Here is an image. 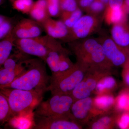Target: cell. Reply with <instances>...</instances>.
<instances>
[{"label": "cell", "mask_w": 129, "mask_h": 129, "mask_svg": "<svg viewBox=\"0 0 129 129\" xmlns=\"http://www.w3.org/2000/svg\"><path fill=\"white\" fill-rule=\"evenodd\" d=\"M77 62L89 70L107 69L111 67L97 38L87 37L68 43Z\"/></svg>", "instance_id": "obj_1"}, {"label": "cell", "mask_w": 129, "mask_h": 129, "mask_svg": "<svg viewBox=\"0 0 129 129\" xmlns=\"http://www.w3.org/2000/svg\"><path fill=\"white\" fill-rule=\"evenodd\" d=\"M42 61H44L40 58H28L26 71L11 83L0 88L31 91L44 94L50 84L51 76L47 74L45 65Z\"/></svg>", "instance_id": "obj_2"}, {"label": "cell", "mask_w": 129, "mask_h": 129, "mask_svg": "<svg viewBox=\"0 0 129 129\" xmlns=\"http://www.w3.org/2000/svg\"><path fill=\"white\" fill-rule=\"evenodd\" d=\"M1 92L7 98L13 118L28 115L42 100L44 94L31 91L11 88H1Z\"/></svg>", "instance_id": "obj_3"}, {"label": "cell", "mask_w": 129, "mask_h": 129, "mask_svg": "<svg viewBox=\"0 0 129 129\" xmlns=\"http://www.w3.org/2000/svg\"><path fill=\"white\" fill-rule=\"evenodd\" d=\"M74 101L71 95H52L46 101H41L40 103L35 108L33 115L70 119V111Z\"/></svg>", "instance_id": "obj_4"}, {"label": "cell", "mask_w": 129, "mask_h": 129, "mask_svg": "<svg viewBox=\"0 0 129 129\" xmlns=\"http://www.w3.org/2000/svg\"><path fill=\"white\" fill-rule=\"evenodd\" d=\"M88 70V69L76 62L72 68L61 75L51 78L47 91H51L52 95H71L74 89L84 78Z\"/></svg>", "instance_id": "obj_5"}, {"label": "cell", "mask_w": 129, "mask_h": 129, "mask_svg": "<svg viewBox=\"0 0 129 129\" xmlns=\"http://www.w3.org/2000/svg\"><path fill=\"white\" fill-rule=\"evenodd\" d=\"M103 16H95L87 14L83 15L69 29L67 37L62 41L69 43L80 39L89 37L101 30Z\"/></svg>", "instance_id": "obj_6"}, {"label": "cell", "mask_w": 129, "mask_h": 129, "mask_svg": "<svg viewBox=\"0 0 129 129\" xmlns=\"http://www.w3.org/2000/svg\"><path fill=\"white\" fill-rule=\"evenodd\" d=\"M96 38L101 44L105 56L111 66L125 67L129 64V48L118 45L111 36L101 30Z\"/></svg>", "instance_id": "obj_7"}, {"label": "cell", "mask_w": 129, "mask_h": 129, "mask_svg": "<svg viewBox=\"0 0 129 129\" xmlns=\"http://www.w3.org/2000/svg\"><path fill=\"white\" fill-rule=\"evenodd\" d=\"M49 36L47 35L29 39H17L14 46L26 55L35 56L45 62L48 51Z\"/></svg>", "instance_id": "obj_8"}, {"label": "cell", "mask_w": 129, "mask_h": 129, "mask_svg": "<svg viewBox=\"0 0 129 129\" xmlns=\"http://www.w3.org/2000/svg\"><path fill=\"white\" fill-rule=\"evenodd\" d=\"M34 129H79L81 125L73 120L62 118L48 117L33 115Z\"/></svg>", "instance_id": "obj_9"}, {"label": "cell", "mask_w": 129, "mask_h": 129, "mask_svg": "<svg viewBox=\"0 0 129 129\" xmlns=\"http://www.w3.org/2000/svg\"><path fill=\"white\" fill-rule=\"evenodd\" d=\"M44 31L41 23L32 19L24 18L17 22L12 32L17 39L39 37Z\"/></svg>", "instance_id": "obj_10"}, {"label": "cell", "mask_w": 129, "mask_h": 129, "mask_svg": "<svg viewBox=\"0 0 129 129\" xmlns=\"http://www.w3.org/2000/svg\"><path fill=\"white\" fill-rule=\"evenodd\" d=\"M92 104V99L89 97L75 101L71 107L70 119L80 125L85 122L90 112Z\"/></svg>", "instance_id": "obj_11"}, {"label": "cell", "mask_w": 129, "mask_h": 129, "mask_svg": "<svg viewBox=\"0 0 129 129\" xmlns=\"http://www.w3.org/2000/svg\"><path fill=\"white\" fill-rule=\"evenodd\" d=\"M42 25L46 35L55 39L62 41L67 37L69 29L62 21L49 18Z\"/></svg>", "instance_id": "obj_12"}, {"label": "cell", "mask_w": 129, "mask_h": 129, "mask_svg": "<svg viewBox=\"0 0 129 129\" xmlns=\"http://www.w3.org/2000/svg\"><path fill=\"white\" fill-rule=\"evenodd\" d=\"M111 37L118 45L129 48V23L128 19L112 25Z\"/></svg>", "instance_id": "obj_13"}, {"label": "cell", "mask_w": 129, "mask_h": 129, "mask_svg": "<svg viewBox=\"0 0 129 129\" xmlns=\"http://www.w3.org/2000/svg\"><path fill=\"white\" fill-rule=\"evenodd\" d=\"M98 81L94 77H85L72 91L71 95L75 101L89 97L96 89Z\"/></svg>", "instance_id": "obj_14"}, {"label": "cell", "mask_w": 129, "mask_h": 129, "mask_svg": "<svg viewBox=\"0 0 129 129\" xmlns=\"http://www.w3.org/2000/svg\"><path fill=\"white\" fill-rule=\"evenodd\" d=\"M28 58L22 61L15 69L9 70L1 67L0 87L7 85L18 78L27 70Z\"/></svg>", "instance_id": "obj_15"}, {"label": "cell", "mask_w": 129, "mask_h": 129, "mask_svg": "<svg viewBox=\"0 0 129 129\" xmlns=\"http://www.w3.org/2000/svg\"><path fill=\"white\" fill-rule=\"evenodd\" d=\"M127 13L123 6L122 7L106 8L104 14V20L109 25H112L127 19Z\"/></svg>", "instance_id": "obj_16"}, {"label": "cell", "mask_w": 129, "mask_h": 129, "mask_svg": "<svg viewBox=\"0 0 129 129\" xmlns=\"http://www.w3.org/2000/svg\"><path fill=\"white\" fill-rule=\"evenodd\" d=\"M29 14L32 19L41 23L50 17L45 0H37L35 2Z\"/></svg>", "instance_id": "obj_17"}, {"label": "cell", "mask_w": 129, "mask_h": 129, "mask_svg": "<svg viewBox=\"0 0 129 129\" xmlns=\"http://www.w3.org/2000/svg\"><path fill=\"white\" fill-rule=\"evenodd\" d=\"M12 31L7 36L1 40L0 41L1 67L11 55L13 47L14 46V42L16 39L14 37Z\"/></svg>", "instance_id": "obj_18"}, {"label": "cell", "mask_w": 129, "mask_h": 129, "mask_svg": "<svg viewBox=\"0 0 129 129\" xmlns=\"http://www.w3.org/2000/svg\"><path fill=\"white\" fill-rule=\"evenodd\" d=\"M14 118L9 102L5 95L0 92V122L1 124L11 121Z\"/></svg>", "instance_id": "obj_19"}, {"label": "cell", "mask_w": 129, "mask_h": 129, "mask_svg": "<svg viewBox=\"0 0 129 129\" xmlns=\"http://www.w3.org/2000/svg\"><path fill=\"white\" fill-rule=\"evenodd\" d=\"M83 16V11L79 7L72 11L61 12L60 19L67 25L69 29L73 27L79 19Z\"/></svg>", "instance_id": "obj_20"}, {"label": "cell", "mask_w": 129, "mask_h": 129, "mask_svg": "<svg viewBox=\"0 0 129 129\" xmlns=\"http://www.w3.org/2000/svg\"><path fill=\"white\" fill-rule=\"evenodd\" d=\"M16 23L13 18L0 16V39H2L13 31Z\"/></svg>", "instance_id": "obj_21"}, {"label": "cell", "mask_w": 129, "mask_h": 129, "mask_svg": "<svg viewBox=\"0 0 129 129\" xmlns=\"http://www.w3.org/2000/svg\"><path fill=\"white\" fill-rule=\"evenodd\" d=\"M106 5L99 0H94L86 10V14L95 16H103Z\"/></svg>", "instance_id": "obj_22"}, {"label": "cell", "mask_w": 129, "mask_h": 129, "mask_svg": "<svg viewBox=\"0 0 129 129\" xmlns=\"http://www.w3.org/2000/svg\"><path fill=\"white\" fill-rule=\"evenodd\" d=\"M34 3L33 0H15L12 8L23 14H28Z\"/></svg>", "instance_id": "obj_23"}, {"label": "cell", "mask_w": 129, "mask_h": 129, "mask_svg": "<svg viewBox=\"0 0 129 129\" xmlns=\"http://www.w3.org/2000/svg\"><path fill=\"white\" fill-rule=\"evenodd\" d=\"M114 102L113 97L109 95L98 96L94 101V104L96 108L102 110L110 107Z\"/></svg>", "instance_id": "obj_24"}, {"label": "cell", "mask_w": 129, "mask_h": 129, "mask_svg": "<svg viewBox=\"0 0 129 129\" xmlns=\"http://www.w3.org/2000/svg\"><path fill=\"white\" fill-rule=\"evenodd\" d=\"M116 84L115 79L111 76H107L102 79L97 83L95 89L97 91L101 93L105 90L111 89Z\"/></svg>", "instance_id": "obj_25"}, {"label": "cell", "mask_w": 129, "mask_h": 129, "mask_svg": "<svg viewBox=\"0 0 129 129\" xmlns=\"http://www.w3.org/2000/svg\"><path fill=\"white\" fill-rule=\"evenodd\" d=\"M47 8L50 17H57L61 13L60 0H45Z\"/></svg>", "instance_id": "obj_26"}, {"label": "cell", "mask_w": 129, "mask_h": 129, "mask_svg": "<svg viewBox=\"0 0 129 129\" xmlns=\"http://www.w3.org/2000/svg\"><path fill=\"white\" fill-rule=\"evenodd\" d=\"M112 119L108 116H104L94 122L91 125V128L94 129H103L108 128L110 127Z\"/></svg>", "instance_id": "obj_27"}, {"label": "cell", "mask_w": 129, "mask_h": 129, "mask_svg": "<svg viewBox=\"0 0 129 129\" xmlns=\"http://www.w3.org/2000/svg\"><path fill=\"white\" fill-rule=\"evenodd\" d=\"M61 12L72 11L78 7L76 0H60Z\"/></svg>", "instance_id": "obj_28"}, {"label": "cell", "mask_w": 129, "mask_h": 129, "mask_svg": "<svg viewBox=\"0 0 129 129\" xmlns=\"http://www.w3.org/2000/svg\"><path fill=\"white\" fill-rule=\"evenodd\" d=\"M129 94L126 93H122L118 97L117 106L121 110H127L129 108Z\"/></svg>", "instance_id": "obj_29"}, {"label": "cell", "mask_w": 129, "mask_h": 129, "mask_svg": "<svg viewBox=\"0 0 129 129\" xmlns=\"http://www.w3.org/2000/svg\"><path fill=\"white\" fill-rule=\"evenodd\" d=\"M118 125L121 129H125L129 128V114H123L120 117L118 122Z\"/></svg>", "instance_id": "obj_30"}, {"label": "cell", "mask_w": 129, "mask_h": 129, "mask_svg": "<svg viewBox=\"0 0 129 129\" xmlns=\"http://www.w3.org/2000/svg\"><path fill=\"white\" fill-rule=\"evenodd\" d=\"M78 6L83 11L85 12L91 2L90 0H76Z\"/></svg>", "instance_id": "obj_31"}, {"label": "cell", "mask_w": 129, "mask_h": 129, "mask_svg": "<svg viewBox=\"0 0 129 129\" xmlns=\"http://www.w3.org/2000/svg\"><path fill=\"white\" fill-rule=\"evenodd\" d=\"M124 0H109L108 5L107 7L115 8L122 7Z\"/></svg>", "instance_id": "obj_32"}, {"label": "cell", "mask_w": 129, "mask_h": 129, "mask_svg": "<svg viewBox=\"0 0 129 129\" xmlns=\"http://www.w3.org/2000/svg\"><path fill=\"white\" fill-rule=\"evenodd\" d=\"M124 79L125 83L129 85V64L125 67Z\"/></svg>", "instance_id": "obj_33"}, {"label": "cell", "mask_w": 129, "mask_h": 129, "mask_svg": "<svg viewBox=\"0 0 129 129\" xmlns=\"http://www.w3.org/2000/svg\"><path fill=\"white\" fill-rule=\"evenodd\" d=\"M123 7L127 14H129V0H124Z\"/></svg>", "instance_id": "obj_34"}, {"label": "cell", "mask_w": 129, "mask_h": 129, "mask_svg": "<svg viewBox=\"0 0 129 129\" xmlns=\"http://www.w3.org/2000/svg\"><path fill=\"white\" fill-rule=\"evenodd\" d=\"M101 2L103 3V4L106 5V7L108 6V5L109 0H99Z\"/></svg>", "instance_id": "obj_35"}, {"label": "cell", "mask_w": 129, "mask_h": 129, "mask_svg": "<svg viewBox=\"0 0 129 129\" xmlns=\"http://www.w3.org/2000/svg\"><path fill=\"white\" fill-rule=\"evenodd\" d=\"M5 0H0V5H3L4 3Z\"/></svg>", "instance_id": "obj_36"}, {"label": "cell", "mask_w": 129, "mask_h": 129, "mask_svg": "<svg viewBox=\"0 0 129 129\" xmlns=\"http://www.w3.org/2000/svg\"><path fill=\"white\" fill-rule=\"evenodd\" d=\"M9 1L11 3H13L14 2L15 0H9Z\"/></svg>", "instance_id": "obj_37"}, {"label": "cell", "mask_w": 129, "mask_h": 129, "mask_svg": "<svg viewBox=\"0 0 129 129\" xmlns=\"http://www.w3.org/2000/svg\"><path fill=\"white\" fill-rule=\"evenodd\" d=\"M90 1L91 2H92L93 1H94V0H90Z\"/></svg>", "instance_id": "obj_38"}, {"label": "cell", "mask_w": 129, "mask_h": 129, "mask_svg": "<svg viewBox=\"0 0 129 129\" xmlns=\"http://www.w3.org/2000/svg\"><path fill=\"white\" fill-rule=\"evenodd\" d=\"M128 105L129 106V101H128Z\"/></svg>", "instance_id": "obj_39"}]
</instances>
